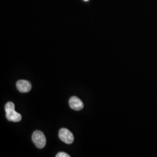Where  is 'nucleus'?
Instances as JSON below:
<instances>
[{
  "label": "nucleus",
  "mask_w": 157,
  "mask_h": 157,
  "mask_svg": "<svg viewBox=\"0 0 157 157\" xmlns=\"http://www.w3.org/2000/svg\"><path fill=\"white\" fill-rule=\"evenodd\" d=\"M6 118L11 122H18L22 120V115L15 111V105L12 102L6 103L5 107Z\"/></svg>",
  "instance_id": "obj_1"
},
{
  "label": "nucleus",
  "mask_w": 157,
  "mask_h": 157,
  "mask_svg": "<svg viewBox=\"0 0 157 157\" xmlns=\"http://www.w3.org/2000/svg\"><path fill=\"white\" fill-rule=\"evenodd\" d=\"M32 140L33 141L35 146L39 148H43L46 144V138L44 133L39 131L36 130L34 132L32 135Z\"/></svg>",
  "instance_id": "obj_2"
},
{
  "label": "nucleus",
  "mask_w": 157,
  "mask_h": 157,
  "mask_svg": "<svg viewBox=\"0 0 157 157\" xmlns=\"http://www.w3.org/2000/svg\"><path fill=\"white\" fill-rule=\"evenodd\" d=\"M59 137L61 140L67 144H72L74 141L72 133L66 128H62L59 132Z\"/></svg>",
  "instance_id": "obj_3"
},
{
  "label": "nucleus",
  "mask_w": 157,
  "mask_h": 157,
  "mask_svg": "<svg viewBox=\"0 0 157 157\" xmlns=\"http://www.w3.org/2000/svg\"><path fill=\"white\" fill-rule=\"evenodd\" d=\"M69 104L70 107L76 111H80L84 107L82 101L76 96H73L69 99Z\"/></svg>",
  "instance_id": "obj_4"
},
{
  "label": "nucleus",
  "mask_w": 157,
  "mask_h": 157,
  "mask_svg": "<svg viewBox=\"0 0 157 157\" xmlns=\"http://www.w3.org/2000/svg\"><path fill=\"white\" fill-rule=\"evenodd\" d=\"M17 87L20 92L25 93L30 91L32 89L31 83L25 80H18L17 83Z\"/></svg>",
  "instance_id": "obj_5"
},
{
  "label": "nucleus",
  "mask_w": 157,
  "mask_h": 157,
  "mask_svg": "<svg viewBox=\"0 0 157 157\" xmlns=\"http://www.w3.org/2000/svg\"><path fill=\"white\" fill-rule=\"evenodd\" d=\"M56 157H69L70 156L64 152H60L57 154L56 155Z\"/></svg>",
  "instance_id": "obj_6"
},
{
  "label": "nucleus",
  "mask_w": 157,
  "mask_h": 157,
  "mask_svg": "<svg viewBox=\"0 0 157 157\" xmlns=\"http://www.w3.org/2000/svg\"><path fill=\"white\" fill-rule=\"evenodd\" d=\"M84 1H88V0H84Z\"/></svg>",
  "instance_id": "obj_7"
}]
</instances>
